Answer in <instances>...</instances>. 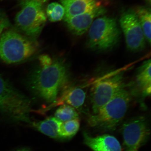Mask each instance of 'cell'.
<instances>
[{
	"label": "cell",
	"mask_w": 151,
	"mask_h": 151,
	"mask_svg": "<svg viewBox=\"0 0 151 151\" xmlns=\"http://www.w3.org/2000/svg\"><path fill=\"white\" fill-rule=\"evenodd\" d=\"M106 12L105 8L100 5L89 12L63 19L70 32L74 35L80 36L88 31L95 19L102 16Z\"/></svg>",
	"instance_id": "obj_10"
},
{
	"label": "cell",
	"mask_w": 151,
	"mask_h": 151,
	"mask_svg": "<svg viewBox=\"0 0 151 151\" xmlns=\"http://www.w3.org/2000/svg\"><path fill=\"white\" fill-rule=\"evenodd\" d=\"M140 23L146 41L151 43V14L150 8L146 6L137 7L134 10Z\"/></svg>",
	"instance_id": "obj_16"
},
{
	"label": "cell",
	"mask_w": 151,
	"mask_h": 151,
	"mask_svg": "<svg viewBox=\"0 0 151 151\" xmlns=\"http://www.w3.org/2000/svg\"><path fill=\"white\" fill-rule=\"evenodd\" d=\"M80 125V121L78 119L61 122L58 132L60 139H70L73 137L78 132Z\"/></svg>",
	"instance_id": "obj_17"
},
{
	"label": "cell",
	"mask_w": 151,
	"mask_h": 151,
	"mask_svg": "<svg viewBox=\"0 0 151 151\" xmlns=\"http://www.w3.org/2000/svg\"><path fill=\"white\" fill-rule=\"evenodd\" d=\"M146 1H147L149 3V4H150L151 0H146Z\"/></svg>",
	"instance_id": "obj_23"
},
{
	"label": "cell",
	"mask_w": 151,
	"mask_h": 151,
	"mask_svg": "<svg viewBox=\"0 0 151 151\" xmlns=\"http://www.w3.org/2000/svg\"><path fill=\"white\" fill-rule=\"evenodd\" d=\"M119 23L128 50L134 52L143 50L145 47L146 40L139 19L134 10L124 11L121 14Z\"/></svg>",
	"instance_id": "obj_8"
},
{
	"label": "cell",
	"mask_w": 151,
	"mask_h": 151,
	"mask_svg": "<svg viewBox=\"0 0 151 151\" xmlns=\"http://www.w3.org/2000/svg\"><path fill=\"white\" fill-rule=\"evenodd\" d=\"M121 36L116 20L100 16L95 19L88 30L87 47L93 50H111L119 43Z\"/></svg>",
	"instance_id": "obj_5"
},
{
	"label": "cell",
	"mask_w": 151,
	"mask_h": 151,
	"mask_svg": "<svg viewBox=\"0 0 151 151\" xmlns=\"http://www.w3.org/2000/svg\"><path fill=\"white\" fill-rule=\"evenodd\" d=\"M39 47L35 39L8 30L0 38V59L8 64L21 62L34 55Z\"/></svg>",
	"instance_id": "obj_2"
},
{
	"label": "cell",
	"mask_w": 151,
	"mask_h": 151,
	"mask_svg": "<svg viewBox=\"0 0 151 151\" xmlns=\"http://www.w3.org/2000/svg\"><path fill=\"white\" fill-rule=\"evenodd\" d=\"M39 61V65L29 76L28 85L37 97L54 103L68 81L67 66L61 60L53 59L47 55L40 56Z\"/></svg>",
	"instance_id": "obj_1"
},
{
	"label": "cell",
	"mask_w": 151,
	"mask_h": 151,
	"mask_svg": "<svg viewBox=\"0 0 151 151\" xmlns=\"http://www.w3.org/2000/svg\"><path fill=\"white\" fill-rule=\"evenodd\" d=\"M124 75L123 72L116 73L99 79L93 84L90 98L94 114L124 88Z\"/></svg>",
	"instance_id": "obj_7"
},
{
	"label": "cell",
	"mask_w": 151,
	"mask_h": 151,
	"mask_svg": "<svg viewBox=\"0 0 151 151\" xmlns=\"http://www.w3.org/2000/svg\"><path fill=\"white\" fill-rule=\"evenodd\" d=\"M123 151H138L147 139L150 130L145 118L139 116L123 125Z\"/></svg>",
	"instance_id": "obj_9"
},
{
	"label": "cell",
	"mask_w": 151,
	"mask_h": 151,
	"mask_svg": "<svg viewBox=\"0 0 151 151\" xmlns=\"http://www.w3.org/2000/svg\"><path fill=\"white\" fill-rule=\"evenodd\" d=\"M10 25V22L5 13L0 10V35L4 30L9 27Z\"/></svg>",
	"instance_id": "obj_20"
},
{
	"label": "cell",
	"mask_w": 151,
	"mask_h": 151,
	"mask_svg": "<svg viewBox=\"0 0 151 151\" xmlns=\"http://www.w3.org/2000/svg\"><path fill=\"white\" fill-rule=\"evenodd\" d=\"M55 117L61 122H65L78 119L79 117L76 109L70 105L63 104L55 111Z\"/></svg>",
	"instance_id": "obj_18"
},
{
	"label": "cell",
	"mask_w": 151,
	"mask_h": 151,
	"mask_svg": "<svg viewBox=\"0 0 151 151\" xmlns=\"http://www.w3.org/2000/svg\"><path fill=\"white\" fill-rule=\"evenodd\" d=\"M86 99V92L81 88L73 87L65 90L61 97L55 102L52 103L48 108L59 105L67 104L76 109L82 108Z\"/></svg>",
	"instance_id": "obj_12"
},
{
	"label": "cell",
	"mask_w": 151,
	"mask_h": 151,
	"mask_svg": "<svg viewBox=\"0 0 151 151\" xmlns=\"http://www.w3.org/2000/svg\"><path fill=\"white\" fill-rule=\"evenodd\" d=\"M28 1V0H22V1ZM33 1H37L41 3L42 4H45V3L47 1V0H33Z\"/></svg>",
	"instance_id": "obj_21"
},
{
	"label": "cell",
	"mask_w": 151,
	"mask_h": 151,
	"mask_svg": "<svg viewBox=\"0 0 151 151\" xmlns=\"http://www.w3.org/2000/svg\"><path fill=\"white\" fill-rule=\"evenodd\" d=\"M105 1H107V0H105Z\"/></svg>",
	"instance_id": "obj_24"
},
{
	"label": "cell",
	"mask_w": 151,
	"mask_h": 151,
	"mask_svg": "<svg viewBox=\"0 0 151 151\" xmlns=\"http://www.w3.org/2000/svg\"><path fill=\"white\" fill-rule=\"evenodd\" d=\"M65 14V9L61 4L52 2L47 6L46 14L50 22H56L61 21L64 18Z\"/></svg>",
	"instance_id": "obj_19"
},
{
	"label": "cell",
	"mask_w": 151,
	"mask_h": 151,
	"mask_svg": "<svg viewBox=\"0 0 151 151\" xmlns=\"http://www.w3.org/2000/svg\"><path fill=\"white\" fill-rule=\"evenodd\" d=\"M22 4L21 9L15 19L16 26L23 33L36 40L46 23L43 5L33 0L24 1Z\"/></svg>",
	"instance_id": "obj_6"
},
{
	"label": "cell",
	"mask_w": 151,
	"mask_h": 151,
	"mask_svg": "<svg viewBox=\"0 0 151 151\" xmlns=\"http://www.w3.org/2000/svg\"><path fill=\"white\" fill-rule=\"evenodd\" d=\"M31 100L0 75V112L15 122L29 123Z\"/></svg>",
	"instance_id": "obj_3"
},
{
	"label": "cell",
	"mask_w": 151,
	"mask_h": 151,
	"mask_svg": "<svg viewBox=\"0 0 151 151\" xmlns=\"http://www.w3.org/2000/svg\"><path fill=\"white\" fill-rule=\"evenodd\" d=\"M151 60H146L138 69L136 81L138 88L144 97L151 94Z\"/></svg>",
	"instance_id": "obj_14"
},
{
	"label": "cell",
	"mask_w": 151,
	"mask_h": 151,
	"mask_svg": "<svg viewBox=\"0 0 151 151\" xmlns=\"http://www.w3.org/2000/svg\"><path fill=\"white\" fill-rule=\"evenodd\" d=\"M60 1L65 9L64 18L81 14L100 5L96 0H60Z\"/></svg>",
	"instance_id": "obj_13"
},
{
	"label": "cell",
	"mask_w": 151,
	"mask_h": 151,
	"mask_svg": "<svg viewBox=\"0 0 151 151\" xmlns=\"http://www.w3.org/2000/svg\"><path fill=\"white\" fill-rule=\"evenodd\" d=\"M131 101V94L123 88L97 113L89 117L88 124L103 130H114L124 119Z\"/></svg>",
	"instance_id": "obj_4"
},
{
	"label": "cell",
	"mask_w": 151,
	"mask_h": 151,
	"mask_svg": "<svg viewBox=\"0 0 151 151\" xmlns=\"http://www.w3.org/2000/svg\"><path fill=\"white\" fill-rule=\"evenodd\" d=\"M16 151H30L29 149L27 148H22L20 149H19V150H17Z\"/></svg>",
	"instance_id": "obj_22"
},
{
	"label": "cell",
	"mask_w": 151,
	"mask_h": 151,
	"mask_svg": "<svg viewBox=\"0 0 151 151\" xmlns=\"http://www.w3.org/2000/svg\"><path fill=\"white\" fill-rule=\"evenodd\" d=\"M84 138L85 145L94 151H123L119 141L111 135L92 137L85 132Z\"/></svg>",
	"instance_id": "obj_11"
},
{
	"label": "cell",
	"mask_w": 151,
	"mask_h": 151,
	"mask_svg": "<svg viewBox=\"0 0 151 151\" xmlns=\"http://www.w3.org/2000/svg\"><path fill=\"white\" fill-rule=\"evenodd\" d=\"M61 123L55 117H49L44 121L33 123V127L42 134L54 139H60L58 129Z\"/></svg>",
	"instance_id": "obj_15"
}]
</instances>
